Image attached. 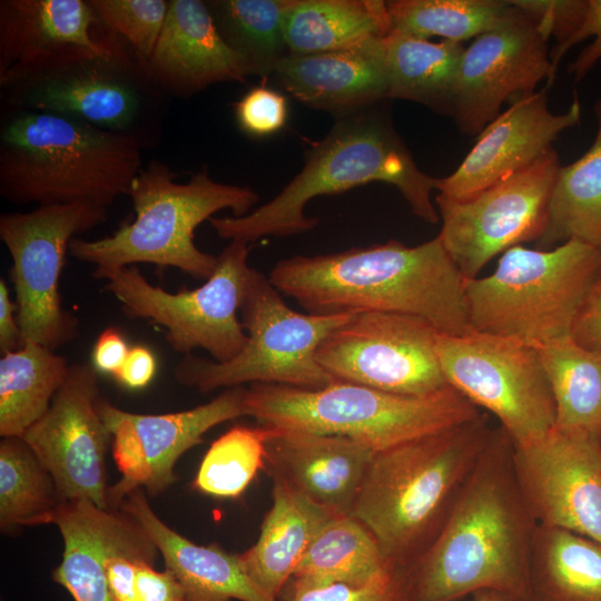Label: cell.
<instances>
[{
    "label": "cell",
    "mask_w": 601,
    "mask_h": 601,
    "mask_svg": "<svg viewBox=\"0 0 601 601\" xmlns=\"http://www.w3.org/2000/svg\"><path fill=\"white\" fill-rule=\"evenodd\" d=\"M272 428L236 425L215 440L206 452L191 484L214 497L240 496L265 470L266 443Z\"/></svg>",
    "instance_id": "74e56055"
},
{
    "label": "cell",
    "mask_w": 601,
    "mask_h": 601,
    "mask_svg": "<svg viewBox=\"0 0 601 601\" xmlns=\"http://www.w3.org/2000/svg\"><path fill=\"white\" fill-rule=\"evenodd\" d=\"M100 398L92 364H72L49 410L21 437L52 476L61 502L86 500L110 510L106 456L111 434L98 410Z\"/></svg>",
    "instance_id": "e0dca14e"
},
{
    "label": "cell",
    "mask_w": 601,
    "mask_h": 601,
    "mask_svg": "<svg viewBox=\"0 0 601 601\" xmlns=\"http://www.w3.org/2000/svg\"><path fill=\"white\" fill-rule=\"evenodd\" d=\"M386 8L391 30L461 43L501 26L516 10L512 1L500 0H390Z\"/></svg>",
    "instance_id": "8d00e7d4"
},
{
    "label": "cell",
    "mask_w": 601,
    "mask_h": 601,
    "mask_svg": "<svg viewBox=\"0 0 601 601\" xmlns=\"http://www.w3.org/2000/svg\"><path fill=\"white\" fill-rule=\"evenodd\" d=\"M142 142L71 118L6 109L0 194L16 205L90 203L128 195L142 169Z\"/></svg>",
    "instance_id": "5b68a950"
},
{
    "label": "cell",
    "mask_w": 601,
    "mask_h": 601,
    "mask_svg": "<svg viewBox=\"0 0 601 601\" xmlns=\"http://www.w3.org/2000/svg\"><path fill=\"white\" fill-rule=\"evenodd\" d=\"M597 134L575 161L560 166L548 210L540 249L578 239L601 249V98L594 105Z\"/></svg>",
    "instance_id": "4dcf8cb0"
},
{
    "label": "cell",
    "mask_w": 601,
    "mask_h": 601,
    "mask_svg": "<svg viewBox=\"0 0 601 601\" xmlns=\"http://www.w3.org/2000/svg\"><path fill=\"white\" fill-rule=\"evenodd\" d=\"M176 176L167 164L151 160L128 193L134 220L100 239L75 238L70 255L95 265V269L146 263L176 267L207 280L216 268L217 256L196 246V228L223 209H230L236 217L248 214L259 196L249 187L216 181L206 168L183 184L175 180Z\"/></svg>",
    "instance_id": "8992f818"
},
{
    "label": "cell",
    "mask_w": 601,
    "mask_h": 601,
    "mask_svg": "<svg viewBox=\"0 0 601 601\" xmlns=\"http://www.w3.org/2000/svg\"><path fill=\"white\" fill-rule=\"evenodd\" d=\"M512 1L524 13L534 19L550 37H555L556 42L550 51L551 78L546 83V88H550L563 57V49L577 32L585 16L588 0Z\"/></svg>",
    "instance_id": "b9f144b4"
},
{
    "label": "cell",
    "mask_w": 601,
    "mask_h": 601,
    "mask_svg": "<svg viewBox=\"0 0 601 601\" xmlns=\"http://www.w3.org/2000/svg\"><path fill=\"white\" fill-rule=\"evenodd\" d=\"M147 67L162 91L188 97L218 82H243L242 57L219 33L201 0H170Z\"/></svg>",
    "instance_id": "7402d4cb"
},
{
    "label": "cell",
    "mask_w": 601,
    "mask_h": 601,
    "mask_svg": "<svg viewBox=\"0 0 601 601\" xmlns=\"http://www.w3.org/2000/svg\"><path fill=\"white\" fill-rule=\"evenodd\" d=\"M243 385L226 388L217 397L194 408L166 413L127 412L100 398L98 410L111 434L112 456L120 479L108 489L110 510L142 489L150 496L168 490L177 480L175 465L189 449L216 425L246 415Z\"/></svg>",
    "instance_id": "2e32d148"
},
{
    "label": "cell",
    "mask_w": 601,
    "mask_h": 601,
    "mask_svg": "<svg viewBox=\"0 0 601 601\" xmlns=\"http://www.w3.org/2000/svg\"><path fill=\"white\" fill-rule=\"evenodd\" d=\"M99 24L124 39L144 61L150 58L168 11L165 0H87Z\"/></svg>",
    "instance_id": "ab89813d"
},
{
    "label": "cell",
    "mask_w": 601,
    "mask_h": 601,
    "mask_svg": "<svg viewBox=\"0 0 601 601\" xmlns=\"http://www.w3.org/2000/svg\"><path fill=\"white\" fill-rule=\"evenodd\" d=\"M130 347L115 327L106 328L98 337L92 351V366L96 371L116 375L122 366Z\"/></svg>",
    "instance_id": "bcb514c9"
},
{
    "label": "cell",
    "mask_w": 601,
    "mask_h": 601,
    "mask_svg": "<svg viewBox=\"0 0 601 601\" xmlns=\"http://www.w3.org/2000/svg\"><path fill=\"white\" fill-rule=\"evenodd\" d=\"M439 333L418 316L351 314L321 343L316 361L334 381L401 395H427L449 385L435 349Z\"/></svg>",
    "instance_id": "9a60e30c"
},
{
    "label": "cell",
    "mask_w": 601,
    "mask_h": 601,
    "mask_svg": "<svg viewBox=\"0 0 601 601\" xmlns=\"http://www.w3.org/2000/svg\"><path fill=\"white\" fill-rule=\"evenodd\" d=\"M69 367L67 361L55 351L32 342L1 356V437H21L46 414Z\"/></svg>",
    "instance_id": "d6a6232c"
},
{
    "label": "cell",
    "mask_w": 601,
    "mask_h": 601,
    "mask_svg": "<svg viewBox=\"0 0 601 601\" xmlns=\"http://www.w3.org/2000/svg\"><path fill=\"white\" fill-rule=\"evenodd\" d=\"M549 38L534 19L516 7L509 20L476 37L464 49L451 115L461 132L480 134L500 115L508 98L534 92L540 81H550Z\"/></svg>",
    "instance_id": "d6986e66"
},
{
    "label": "cell",
    "mask_w": 601,
    "mask_h": 601,
    "mask_svg": "<svg viewBox=\"0 0 601 601\" xmlns=\"http://www.w3.org/2000/svg\"><path fill=\"white\" fill-rule=\"evenodd\" d=\"M531 601H601V545L539 525L530 565Z\"/></svg>",
    "instance_id": "1f68e13d"
},
{
    "label": "cell",
    "mask_w": 601,
    "mask_h": 601,
    "mask_svg": "<svg viewBox=\"0 0 601 601\" xmlns=\"http://www.w3.org/2000/svg\"><path fill=\"white\" fill-rule=\"evenodd\" d=\"M388 98L422 104L452 115L457 70L465 47L391 30L383 38Z\"/></svg>",
    "instance_id": "f546056e"
},
{
    "label": "cell",
    "mask_w": 601,
    "mask_h": 601,
    "mask_svg": "<svg viewBox=\"0 0 601 601\" xmlns=\"http://www.w3.org/2000/svg\"><path fill=\"white\" fill-rule=\"evenodd\" d=\"M407 568L400 566L386 577L363 587L333 583L302 587L288 582L280 601H407Z\"/></svg>",
    "instance_id": "60d3db41"
},
{
    "label": "cell",
    "mask_w": 601,
    "mask_h": 601,
    "mask_svg": "<svg viewBox=\"0 0 601 601\" xmlns=\"http://www.w3.org/2000/svg\"><path fill=\"white\" fill-rule=\"evenodd\" d=\"M108 207L90 203L41 205L0 217V239L11 260L18 322L26 343L51 351L79 334L59 289L67 250L77 236L102 224Z\"/></svg>",
    "instance_id": "4fadbf2b"
},
{
    "label": "cell",
    "mask_w": 601,
    "mask_h": 601,
    "mask_svg": "<svg viewBox=\"0 0 601 601\" xmlns=\"http://www.w3.org/2000/svg\"><path fill=\"white\" fill-rule=\"evenodd\" d=\"M580 119L577 97L565 112L552 114L545 90L519 96L479 134L460 166L439 178L436 190L452 199L471 197L533 164Z\"/></svg>",
    "instance_id": "ffe728a7"
},
{
    "label": "cell",
    "mask_w": 601,
    "mask_h": 601,
    "mask_svg": "<svg viewBox=\"0 0 601 601\" xmlns=\"http://www.w3.org/2000/svg\"><path fill=\"white\" fill-rule=\"evenodd\" d=\"M383 38L335 51L289 52L272 76L296 100L337 118L368 109L388 98Z\"/></svg>",
    "instance_id": "cb8c5ba5"
},
{
    "label": "cell",
    "mask_w": 601,
    "mask_h": 601,
    "mask_svg": "<svg viewBox=\"0 0 601 601\" xmlns=\"http://www.w3.org/2000/svg\"><path fill=\"white\" fill-rule=\"evenodd\" d=\"M272 497L257 542L239 558L249 578L265 593L279 599L317 532L338 514L280 480H273Z\"/></svg>",
    "instance_id": "4316f807"
},
{
    "label": "cell",
    "mask_w": 601,
    "mask_h": 601,
    "mask_svg": "<svg viewBox=\"0 0 601 601\" xmlns=\"http://www.w3.org/2000/svg\"><path fill=\"white\" fill-rule=\"evenodd\" d=\"M473 601H511L500 592L492 590H482L473 594Z\"/></svg>",
    "instance_id": "681fc988"
},
{
    "label": "cell",
    "mask_w": 601,
    "mask_h": 601,
    "mask_svg": "<svg viewBox=\"0 0 601 601\" xmlns=\"http://www.w3.org/2000/svg\"><path fill=\"white\" fill-rule=\"evenodd\" d=\"M156 370L157 362L152 352L144 346H134L114 377L126 387L138 390L152 381Z\"/></svg>",
    "instance_id": "7dc6e473"
},
{
    "label": "cell",
    "mask_w": 601,
    "mask_h": 601,
    "mask_svg": "<svg viewBox=\"0 0 601 601\" xmlns=\"http://www.w3.org/2000/svg\"><path fill=\"white\" fill-rule=\"evenodd\" d=\"M53 524L62 535L63 552L52 580L75 601H114L105 561L141 526L121 510H105L86 500L62 502Z\"/></svg>",
    "instance_id": "484cf974"
},
{
    "label": "cell",
    "mask_w": 601,
    "mask_h": 601,
    "mask_svg": "<svg viewBox=\"0 0 601 601\" xmlns=\"http://www.w3.org/2000/svg\"><path fill=\"white\" fill-rule=\"evenodd\" d=\"M270 428L264 471L335 514H349L375 452L346 436Z\"/></svg>",
    "instance_id": "44dd1931"
},
{
    "label": "cell",
    "mask_w": 601,
    "mask_h": 601,
    "mask_svg": "<svg viewBox=\"0 0 601 601\" xmlns=\"http://www.w3.org/2000/svg\"><path fill=\"white\" fill-rule=\"evenodd\" d=\"M245 410L260 425L346 436L375 453L481 415L450 385L414 396L338 381L317 390L254 383L246 391Z\"/></svg>",
    "instance_id": "52a82bcc"
},
{
    "label": "cell",
    "mask_w": 601,
    "mask_h": 601,
    "mask_svg": "<svg viewBox=\"0 0 601 601\" xmlns=\"http://www.w3.org/2000/svg\"><path fill=\"white\" fill-rule=\"evenodd\" d=\"M571 337L589 349L601 352V273L580 307Z\"/></svg>",
    "instance_id": "f6af8a7d"
},
{
    "label": "cell",
    "mask_w": 601,
    "mask_h": 601,
    "mask_svg": "<svg viewBox=\"0 0 601 601\" xmlns=\"http://www.w3.org/2000/svg\"><path fill=\"white\" fill-rule=\"evenodd\" d=\"M390 31L382 0H293L284 20L288 51L296 55L353 48Z\"/></svg>",
    "instance_id": "83f0119b"
},
{
    "label": "cell",
    "mask_w": 601,
    "mask_h": 601,
    "mask_svg": "<svg viewBox=\"0 0 601 601\" xmlns=\"http://www.w3.org/2000/svg\"><path fill=\"white\" fill-rule=\"evenodd\" d=\"M87 0H1L0 85L79 50H99L105 32Z\"/></svg>",
    "instance_id": "603a6c76"
},
{
    "label": "cell",
    "mask_w": 601,
    "mask_h": 601,
    "mask_svg": "<svg viewBox=\"0 0 601 601\" xmlns=\"http://www.w3.org/2000/svg\"><path fill=\"white\" fill-rule=\"evenodd\" d=\"M600 273L601 249L578 239L550 249L514 246L491 275L464 280L470 327L533 347L571 336Z\"/></svg>",
    "instance_id": "ba28073f"
},
{
    "label": "cell",
    "mask_w": 601,
    "mask_h": 601,
    "mask_svg": "<svg viewBox=\"0 0 601 601\" xmlns=\"http://www.w3.org/2000/svg\"><path fill=\"white\" fill-rule=\"evenodd\" d=\"M437 181L417 167L391 121L368 108L337 118L305 152L302 170L273 199L244 216L213 217L209 223L220 238L247 244L302 234L318 225L305 214L313 198L385 183L398 189L417 217L435 224L440 215L431 193Z\"/></svg>",
    "instance_id": "3957f363"
},
{
    "label": "cell",
    "mask_w": 601,
    "mask_h": 601,
    "mask_svg": "<svg viewBox=\"0 0 601 601\" xmlns=\"http://www.w3.org/2000/svg\"><path fill=\"white\" fill-rule=\"evenodd\" d=\"M435 349L446 383L499 418L514 446L531 444L555 426V404L536 347L471 329L439 333Z\"/></svg>",
    "instance_id": "7c38bea8"
},
{
    "label": "cell",
    "mask_w": 601,
    "mask_h": 601,
    "mask_svg": "<svg viewBox=\"0 0 601 601\" xmlns=\"http://www.w3.org/2000/svg\"><path fill=\"white\" fill-rule=\"evenodd\" d=\"M396 568L362 522L349 514L335 515L317 532L289 582L302 587H363Z\"/></svg>",
    "instance_id": "f1b7e54d"
},
{
    "label": "cell",
    "mask_w": 601,
    "mask_h": 601,
    "mask_svg": "<svg viewBox=\"0 0 601 601\" xmlns=\"http://www.w3.org/2000/svg\"><path fill=\"white\" fill-rule=\"evenodd\" d=\"M239 314L247 334L242 352L225 363L184 355L174 368L179 384L207 393L244 383L317 390L334 382L317 363L316 351L351 314L298 313L284 302L268 276L254 268Z\"/></svg>",
    "instance_id": "30bf717a"
},
{
    "label": "cell",
    "mask_w": 601,
    "mask_h": 601,
    "mask_svg": "<svg viewBox=\"0 0 601 601\" xmlns=\"http://www.w3.org/2000/svg\"><path fill=\"white\" fill-rule=\"evenodd\" d=\"M61 500L56 483L20 436L0 442V528L3 534L24 526L53 524Z\"/></svg>",
    "instance_id": "d590c367"
},
{
    "label": "cell",
    "mask_w": 601,
    "mask_h": 601,
    "mask_svg": "<svg viewBox=\"0 0 601 601\" xmlns=\"http://www.w3.org/2000/svg\"><path fill=\"white\" fill-rule=\"evenodd\" d=\"M206 3L224 40L242 57L248 76H272L276 62L289 53L284 20L293 0H213Z\"/></svg>",
    "instance_id": "e575fe53"
},
{
    "label": "cell",
    "mask_w": 601,
    "mask_h": 601,
    "mask_svg": "<svg viewBox=\"0 0 601 601\" xmlns=\"http://www.w3.org/2000/svg\"><path fill=\"white\" fill-rule=\"evenodd\" d=\"M159 551L155 545L127 546L105 561V573L114 601H186L171 571H157Z\"/></svg>",
    "instance_id": "f35d334b"
},
{
    "label": "cell",
    "mask_w": 601,
    "mask_h": 601,
    "mask_svg": "<svg viewBox=\"0 0 601 601\" xmlns=\"http://www.w3.org/2000/svg\"><path fill=\"white\" fill-rule=\"evenodd\" d=\"M268 278L309 314L364 312L422 317L440 333L471 331L464 278L439 235L416 246L388 240L279 260Z\"/></svg>",
    "instance_id": "7a4b0ae2"
},
{
    "label": "cell",
    "mask_w": 601,
    "mask_h": 601,
    "mask_svg": "<svg viewBox=\"0 0 601 601\" xmlns=\"http://www.w3.org/2000/svg\"><path fill=\"white\" fill-rule=\"evenodd\" d=\"M513 449L504 430L493 428L440 531L407 568V601H459L482 590L531 601L539 524L519 489Z\"/></svg>",
    "instance_id": "6da1fadb"
},
{
    "label": "cell",
    "mask_w": 601,
    "mask_h": 601,
    "mask_svg": "<svg viewBox=\"0 0 601 601\" xmlns=\"http://www.w3.org/2000/svg\"><path fill=\"white\" fill-rule=\"evenodd\" d=\"M287 116L286 97L266 86L252 88L235 104L236 122L243 132L252 137L262 138L279 131Z\"/></svg>",
    "instance_id": "7bdbcfd3"
},
{
    "label": "cell",
    "mask_w": 601,
    "mask_h": 601,
    "mask_svg": "<svg viewBox=\"0 0 601 601\" xmlns=\"http://www.w3.org/2000/svg\"><path fill=\"white\" fill-rule=\"evenodd\" d=\"M0 87L6 109L71 118L134 136L142 145L141 125L164 92L147 62L124 39L106 29L100 50L75 51Z\"/></svg>",
    "instance_id": "9c48e42d"
},
{
    "label": "cell",
    "mask_w": 601,
    "mask_h": 601,
    "mask_svg": "<svg viewBox=\"0 0 601 601\" xmlns=\"http://www.w3.org/2000/svg\"><path fill=\"white\" fill-rule=\"evenodd\" d=\"M536 348L555 404V427L601 437V352L571 336Z\"/></svg>",
    "instance_id": "836d02e7"
},
{
    "label": "cell",
    "mask_w": 601,
    "mask_h": 601,
    "mask_svg": "<svg viewBox=\"0 0 601 601\" xmlns=\"http://www.w3.org/2000/svg\"><path fill=\"white\" fill-rule=\"evenodd\" d=\"M587 38H593L569 66V72L577 81L581 80L601 60V0H588L585 16L572 38L563 49V56L574 45Z\"/></svg>",
    "instance_id": "ee69618b"
},
{
    "label": "cell",
    "mask_w": 601,
    "mask_h": 601,
    "mask_svg": "<svg viewBox=\"0 0 601 601\" xmlns=\"http://www.w3.org/2000/svg\"><path fill=\"white\" fill-rule=\"evenodd\" d=\"M18 306L9 296L4 279H0V353L1 355L19 351L26 345L18 322Z\"/></svg>",
    "instance_id": "c3c4849f"
},
{
    "label": "cell",
    "mask_w": 601,
    "mask_h": 601,
    "mask_svg": "<svg viewBox=\"0 0 601 601\" xmlns=\"http://www.w3.org/2000/svg\"><path fill=\"white\" fill-rule=\"evenodd\" d=\"M493 428L477 417L375 453L349 515L384 556L408 568L433 541Z\"/></svg>",
    "instance_id": "277c9868"
},
{
    "label": "cell",
    "mask_w": 601,
    "mask_h": 601,
    "mask_svg": "<svg viewBox=\"0 0 601 601\" xmlns=\"http://www.w3.org/2000/svg\"><path fill=\"white\" fill-rule=\"evenodd\" d=\"M119 510L132 518L157 546L186 601H280L249 578L239 553H229L217 543L198 545L168 526L154 512L142 489L129 493Z\"/></svg>",
    "instance_id": "d4e9b609"
},
{
    "label": "cell",
    "mask_w": 601,
    "mask_h": 601,
    "mask_svg": "<svg viewBox=\"0 0 601 601\" xmlns=\"http://www.w3.org/2000/svg\"><path fill=\"white\" fill-rule=\"evenodd\" d=\"M248 252L247 243L230 240L201 286L177 293L151 285L135 265L95 269L92 276L106 280L104 289L118 299L128 318L165 327V338L175 352L184 356L201 348L215 362L225 363L247 343L238 313L252 270Z\"/></svg>",
    "instance_id": "8fae6325"
},
{
    "label": "cell",
    "mask_w": 601,
    "mask_h": 601,
    "mask_svg": "<svg viewBox=\"0 0 601 601\" xmlns=\"http://www.w3.org/2000/svg\"><path fill=\"white\" fill-rule=\"evenodd\" d=\"M521 494L536 523L601 545V437L553 427L513 449Z\"/></svg>",
    "instance_id": "ac0fdd59"
},
{
    "label": "cell",
    "mask_w": 601,
    "mask_h": 601,
    "mask_svg": "<svg viewBox=\"0 0 601 601\" xmlns=\"http://www.w3.org/2000/svg\"><path fill=\"white\" fill-rule=\"evenodd\" d=\"M560 166L551 147L526 168L471 197L436 195L439 237L465 280L476 278L496 255L540 239Z\"/></svg>",
    "instance_id": "5bb4252c"
}]
</instances>
